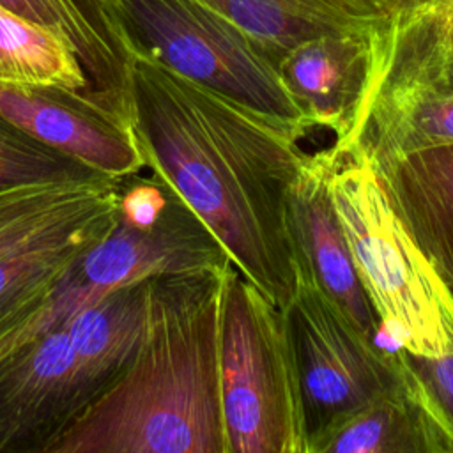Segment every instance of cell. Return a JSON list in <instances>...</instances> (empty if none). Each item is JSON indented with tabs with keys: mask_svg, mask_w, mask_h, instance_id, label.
Listing matches in <instances>:
<instances>
[{
	"mask_svg": "<svg viewBox=\"0 0 453 453\" xmlns=\"http://www.w3.org/2000/svg\"><path fill=\"white\" fill-rule=\"evenodd\" d=\"M377 62L400 78L453 96V39L446 35L442 9L391 18L377 34Z\"/></svg>",
	"mask_w": 453,
	"mask_h": 453,
	"instance_id": "cell-20",
	"label": "cell"
},
{
	"mask_svg": "<svg viewBox=\"0 0 453 453\" xmlns=\"http://www.w3.org/2000/svg\"><path fill=\"white\" fill-rule=\"evenodd\" d=\"M226 453H310L285 319L230 262L219 319Z\"/></svg>",
	"mask_w": 453,
	"mask_h": 453,
	"instance_id": "cell-4",
	"label": "cell"
},
{
	"mask_svg": "<svg viewBox=\"0 0 453 453\" xmlns=\"http://www.w3.org/2000/svg\"><path fill=\"white\" fill-rule=\"evenodd\" d=\"M334 154L333 203L380 324L412 356L453 352V290L396 216L372 165Z\"/></svg>",
	"mask_w": 453,
	"mask_h": 453,
	"instance_id": "cell-3",
	"label": "cell"
},
{
	"mask_svg": "<svg viewBox=\"0 0 453 453\" xmlns=\"http://www.w3.org/2000/svg\"><path fill=\"white\" fill-rule=\"evenodd\" d=\"M0 113L35 140L110 179L119 180L147 168L133 127L85 92L0 83Z\"/></svg>",
	"mask_w": 453,
	"mask_h": 453,
	"instance_id": "cell-10",
	"label": "cell"
},
{
	"mask_svg": "<svg viewBox=\"0 0 453 453\" xmlns=\"http://www.w3.org/2000/svg\"><path fill=\"white\" fill-rule=\"evenodd\" d=\"M134 53L299 134L310 131L276 67L225 16L200 0H120Z\"/></svg>",
	"mask_w": 453,
	"mask_h": 453,
	"instance_id": "cell-5",
	"label": "cell"
},
{
	"mask_svg": "<svg viewBox=\"0 0 453 453\" xmlns=\"http://www.w3.org/2000/svg\"><path fill=\"white\" fill-rule=\"evenodd\" d=\"M416 244L453 290V145L372 163Z\"/></svg>",
	"mask_w": 453,
	"mask_h": 453,
	"instance_id": "cell-15",
	"label": "cell"
},
{
	"mask_svg": "<svg viewBox=\"0 0 453 453\" xmlns=\"http://www.w3.org/2000/svg\"><path fill=\"white\" fill-rule=\"evenodd\" d=\"M439 7L442 9V14H444L446 35L453 39V0H439Z\"/></svg>",
	"mask_w": 453,
	"mask_h": 453,
	"instance_id": "cell-25",
	"label": "cell"
},
{
	"mask_svg": "<svg viewBox=\"0 0 453 453\" xmlns=\"http://www.w3.org/2000/svg\"><path fill=\"white\" fill-rule=\"evenodd\" d=\"M226 267L147 280L136 352L46 453H226L219 386Z\"/></svg>",
	"mask_w": 453,
	"mask_h": 453,
	"instance_id": "cell-2",
	"label": "cell"
},
{
	"mask_svg": "<svg viewBox=\"0 0 453 453\" xmlns=\"http://www.w3.org/2000/svg\"><path fill=\"white\" fill-rule=\"evenodd\" d=\"M119 203V202H117ZM117 203L0 255V320L50 292L115 223Z\"/></svg>",
	"mask_w": 453,
	"mask_h": 453,
	"instance_id": "cell-17",
	"label": "cell"
},
{
	"mask_svg": "<svg viewBox=\"0 0 453 453\" xmlns=\"http://www.w3.org/2000/svg\"><path fill=\"white\" fill-rule=\"evenodd\" d=\"M0 83L87 92L85 73L71 46L4 5H0Z\"/></svg>",
	"mask_w": 453,
	"mask_h": 453,
	"instance_id": "cell-21",
	"label": "cell"
},
{
	"mask_svg": "<svg viewBox=\"0 0 453 453\" xmlns=\"http://www.w3.org/2000/svg\"><path fill=\"white\" fill-rule=\"evenodd\" d=\"M407 361L453 430V352L437 357L407 352Z\"/></svg>",
	"mask_w": 453,
	"mask_h": 453,
	"instance_id": "cell-23",
	"label": "cell"
},
{
	"mask_svg": "<svg viewBox=\"0 0 453 453\" xmlns=\"http://www.w3.org/2000/svg\"><path fill=\"white\" fill-rule=\"evenodd\" d=\"M106 386L62 326L0 361V453H46Z\"/></svg>",
	"mask_w": 453,
	"mask_h": 453,
	"instance_id": "cell-7",
	"label": "cell"
},
{
	"mask_svg": "<svg viewBox=\"0 0 453 453\" xmlns=\"http://www.w3.org/2000/svg\"><path fill=\"white\" fill-rule=\"evenodd\" d=\"M453 145V96L400 78L377 62L372 85L343 152L370 165L414 150Z\"/></svg>",
	"mask_w": 453,
	"mask_h": 453,
	"instance_id": "cell-14",
	"label": "cell"
},
{
	"mask_svg": "<svg viewBox=\"0 0 453 453\" xmlns=\"http://www.w3.org/2000/svg\"><path fill=\"white\" fill-rule=\"evenodd\" d=\"M110 179L35 140L0 113V191L27 184H67Z\"/></svg>",
	"mask_w": 453,
	"mask_h": 453,
	"instance_id": "cell-22",
	"label": "cell"
},
{
	"mask_svg": "<svg viewBox=\"0 0 453 453\" xmlns=\"http://www.w3.org/2000/svg\"><path fill=\"white\" fill-rule=\"evenodd\" d=\"M228 264V255L212 232L173 191L161 216L145 228L115 218L110 232L74 260L67 276L76 283L113 290Z\"/></svg>",
	"mask_w": 453,
	"mask_h": 453,
	"instance_id": "cell-8",
	"label": "cell"
},
{
	"mask_svg": "<svg viewBox=\"0 0 453 453\" xmlns=\"http://www.w3.org/2000/svg\"><path fill=\"white\" fill-rule=\"evenodd\" d=\"M379 28L317 35L276 62L278 78L310 129L334 133V152L345 150L361 117L373 78Z\"/></svg>",
	"mask_w": 453,
	"mask_h": 453,
	"instance_id": "cell-11",
	"label": "cell"
},
{
	"mask_svg": "<svg viewBox=\"0 0 453 453\" xmlns=\"http://www.w3.org/2000/svg\"><path fill=\"white\" fill-rule=\"evenodd\" d=\"M0 5L64 39L87 78V96L133 127L136 53L120 0H0Z\"/></svg>",
	"mask_w": 453,
	"mask_h": 453,
	"instance_id": "cell-12",
	"label": "cell"
},
{
	"mask_svg": "<svg viewBox=\"0 0 453 453\" xmlns=\"http://www.w3.org/2000/svg\"><path fill=\"white\" fill-rule=\"evenodd\" d=\"M310 453H453V430L405 352L398 382L313 437Z\"/></svg>",
	"mask_w": 453,
	"mask_h": 453,
	"instance_id": "cell-13",
	"label": "cell"
},
{
	"mask_svg": "<svg viewBox=\"0 0 453 453\" xmlns=\"http://www.w3.org/2000/svg\"><path fill=\"white\" fill-rule=\"evenodd\" d=\"M147 313V280L117 287L64 326L81 365L108 386L136 352Z\"/></svg>",
	"mask_w": 453,
	"mask_h": 453,
	"instance_id": "cell-18",
	"label": "cell"
},
{
	"mask_svg": "<svg viewBox=\"0 0 453 453\" xmlns=\"http://www.w3.org/2000/svg\"><path fill=\"white\" fill-rule=\"evenodd\" d=\"M336 154L310 156L287 196V228L296 274L310 280L372 342L379 317L363 288L331 195Z\"/></svg>",
	"mask_w": 453,
	"mask_h": 453,
	"instance_id": "cell-9",
	"label": "cell"
},
{
	"mask_svg": "<svg viewBox=\"0 0 453 453\" xmlns=\"http://www.w3.org/2000/svg\"><path fill=\"white\" fill-rule=\"evenodd\" d=\"M391 18H411L439 5V0H379Z\"/></svg>",
	"mask_w": 453,
	"mask_h": 453,
	"instance_id": "cell-24",
	"label": "cell"
},
{
	"mask_svg": "<svg viewBox=\"0 0 453 453\" xmlns=\"http://www.w3.org/2000/svg\"><path fill=\"white\" fill-rule=\"evenodd\" d=\"M281 313L297 373L310 451L313 437L398 382L405 366V350L395 357L379 352L301 274H296L294 292Z\"/></svg>",
	"mask_w": 453,
	"mask_h": 453,
	"instance_id": "cell-6",
	"label": "cell"
},
{
	"mask_svg": "<svg viewBox=\"0 0 453 453\" xmlns=\"http://www.w3.org/2000/svg\"><path fill=\"white\" fill-rule=\"evenodd\" d=\"M239 27L276 67L296 44L340 32H366L391 16L379 0H200Z\"/></svg>",
	"mask_w": 453,
	"mask_h": 453,
	"instance_id": "cell-16",
	"label": "cell"
},
{
	"mask_svg": "<svg viewBox=\"0 0 453 453\" xmlns=\"http://www.w3.org/2000/svg\"><path fill=\"white\" fill-rule=\"evenodd\" d=\"M133 131L145 165L278 310L296 287L287 196L306 165L288 127L136 53Z\"/></svg>",
	"mask_w": 453,
	"mask_h": 453,
	"instance_id": "cell-1",
	"label": "cell"
},
{
	"mask_svg": "<svg viewBox=\"0 0 453 453\" xmlns=\"http://www.w3.org/2000/svg\"><path fill=\"white\" fill-rule=\"evenodd\" d=\"M119 202V180L27 184L0 191V255Z\"/></svg>",
	"mask_w": 453,
	"mask_h": 453,
	"instance_id": "cell-19",
	"label": "cell"
}]
</instances>
